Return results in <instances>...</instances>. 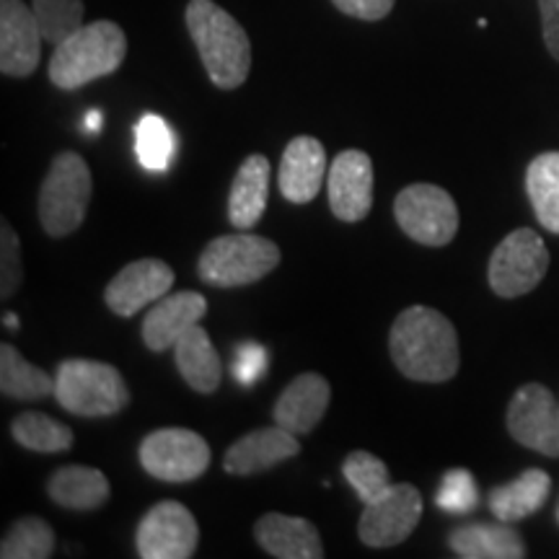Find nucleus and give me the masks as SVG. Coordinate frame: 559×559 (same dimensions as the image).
I'll use <instances>...</instances> for the list:
<instances>
[{
	"label": "nucleus",
	"mask_w": 559,
	"mask_h": 559,
	"mask_svg": "<svg viewBox=\"0 0 559 559\" xmlns=\"http://www.w3.org/2000/svg\"><path fill=\"white\" fill-rule=\"evenodd\" d=\"M391 360L402 376L419 383H443L456 376L461 355L456 330L428 306L404 309L389 332Z\"/></svg>",
	"instance_id": "nucleus-1"
},
{
	"label": "nucleus",
	"mask_w": 559,
	"mask_h": 559,
	"mask_svg": "<svg viewBox=\"0 0 559 559\" xmlns=\"http://www.w3.org/2000/svg\"><path fill=\"white\" fill-rule=\"evenodd\" d=\"M185 19L210 81L223 91L239 88L251 70V41L243 26L213 0H190Z\"/></svg>",
	"instance_id": "nucleus-2"
},
{
	"label": "nucleus",
	"mask_w": 559,
	"mask_h": 559,
	"mask_svg": "<svg viewBox=\"0 0 559 559\" xmlns=\"http://www.w3.org/2000/svg\"><path fill=\"white\" fill-rule=\"evenodd\" d=\"M124 55H128V37L115 21L83 24L79 32L55 47L50 81L62 91H75L115 73L124 62Z\"/></svg>",
	"instance_id": "nucleus-3"
},
{
	"label": "nucleus",
	"mask_w": 559,
	"mask_h": 559,
	"mask_svg": "<svg viewBox=\"0 0 559 559\" xmlns=\"http://www.w3.org/2000/svg\"><path fill=\"white\" fill-rule=\"evenodd\" d=\"M55 400L79 417H111L130 404V389L120 370L109 362L73 358L60 362Z\"/></svg>",
	"instance_id": "nucleus-4"
},
{
	"label": "nucleus",
	"mask_w": 559,
	"mask_h": 559,
	"mask_svg": "<svg viewBox=\"0 0 559 559\" xmlns=\"http://www.w3.org/2000/svg\"><path fill=\"white\" fill-rule=\"evenodd\" d=\"M91 192L94 181L83 156L73 151L58 153L39 190V221L45 234L52 239L73 234L86 218Z\"/></svg>",
	"instance_id": "nucleus-5"
},
{
	"label": "nucleus",
	"mask_w": 559,
	"mask_h": 559,
	"mask_svg": "<svg viewBox=\"0 0 559 559\" xmlns=\"http://www.w3.org/2000/svg\"><path fill=\"white\" fill-rule=\"evenodd\" d=\"M280 264L275 241L254 234L218 236L200 254V280L215 288H239L270 275Z\"/></svg>",
	"instance_id": "nucleus-6"
},
{
	"label": "nucleus",
	"mask_w": 559,
	"mask_h": 559,
	"mask_svg": "<svg viewBox=\"0 0 559 559\" xmlns=\"http://www.w3.org/2000/svg\"><path fill=\"white\" fill-rule=\"evenodd\" d=\"M549 270L547 243L536 230L519 228L498 243L489 260V285L500 298L526 296Z\"/></svg>",
	"instance_id": "nucleus-7"
},
{
	"label": "nucleus",
	"mask_w": 559,
	"mask_h": 559,
	"mask_svg": "<svg viewBox=\"0 0 559 559\" xmlns=\"http://www.w3.org/2000/svg\"><path fill=\"white\" fill-rule=\"evenodd\" d=\"M396 223L412 241L425 247H445L459 230V207L436 185H409L396 194Z\"/></svg>",
	"instance_id": "nucleus-8"
},
{
	"label": "nucleus",
	"mask_w": 559,
	"mask_h": 559,
	"mask_svg": "<svg viewBox=\"0 0 559 559\" xmlns=\"http://www.w3.org/2000/svg\"><path fill=\"white\" fill-rule=\"evenodd\" d=\"M423 519V495L415 485L402 481V485H389L386 492L366 502L362 508L358 536L370 549L396 547L409 539L412 531Z\"/></svg>",
	"instance_id": "nucleus-9"
},
{
	"label": "nucleus",
	"mask_w": 559,
	"mask_h": 559,
	"mask_svg": "<svg viewBox=\"0 0 559 559\" xmlns=\"http://www.w3.org/2000/svg\"><path fill=\"white\" fill-rule=\"evenodd\" d=\"M140 464L160 481H194L207 472L210 445L192 430L164 428L140 443Z\"/></svg>",
	"instance_id": "nucleus-10"
},
{
	"label": "nucleus",
	"mask_w": 559,
	"mask_h": 559,
	"mask_svg": "<svg viewBox=\"0 0 559 559\" xmlns=\"http://www.w3.org/2000/svg\"><path fill=\"white\" fill-rule=\"evenodd\" d=\"M200 528L190 508L164 500L143 515L138 526V555L143 559H187L198 551Z\"/></svg>",
	"instance_id": "nucleus-11"
},
{
	"label": "nucleus",
	"mask_w": 559,
	"mask_h": 559,
	"mask_svg": "<svg viewBox=\"0 0 559 559\" xmlns=\"http://www.w3.org/2000/svg\"><path fill=\"white\" fill-rule=\"evenodd\" d=\"M508 430L526 449L559 459V407L555 394L542 383L521 386L510 400Z\"/></svg>",
	"instance_id": "nucleus-12"
},
{
	"label": "nucleus",
	"mask_w": 559,
	"mask_h": 559,
	"mask_svg": "<svg viewBox=\"0 0 559 559\" xmlns=\"http://www.w3.org/2000/svg\"><path fill=\"white\" fill-rule=\"evenodd\" d=\"M41 29L24 0H0V70L11 79H26L39 66Z\"/></svg>",
	"instance_id": "nucleus-13"
},
{
	"label": "nucleus",
	"mask_w": 559,
	"mask_h": 559,
	"mask_svg": "<svg viewBox=\"0 0 559 559\" xmlns=\"http://www.w3.org/2000/svg\"><path fill=\"white\" fill-rule=\"evenodd\" d=\"M326 187L332 213L340 221L358 223L366 218L373 207V164L368 153L342 151L326 174Z\"/></svg>",
	"instance_id": "nucleus-14"
},
{
	"label": "nucleus",
	"mask_w": 559,
	"mask_h": 559,
	"mask_svg": "<svg viewBox=\"0 0 559 559\" xmlns=\"http://www.w3.org/2000/svg\"><path fill=\"white\" fill-rule=\"evenodd\" d=\"M174 285V270L160 260H138L124 267L120 275L111 277L104 293L109 311L117 317H135L140 309L169 296Z\"/></svg>",
	"instance_id": "nucleus-15"
},
{
	"label": "nucleus",
	"mask_w": 559,
	"mask_h": 559,
	"mask_svg": "<svg viewBox=\"0 0 559 559\" xmlns=\"http://www.w3.org/2000/svg\"><path fill=\"white\" fill-rule=\"evenodd\" d=\"M298 453L300 443L296 432L275 425V428L254 430L236 440L223 459V469L234 477H249V474L267 472L272 466L298 456Z\"/></svg>",
	"instance_id": "nucleus-16"
},
{
	"label": "nucleus",
	"mask_w": 559,
	"mask_h": 559,
	"mask_svg": "<svg viewBox=\"0 0 559 559\" xmlns=\"http://www.w3.org/2000/svg\"><path fill=\"white\" fill-rule=\"evenodd\" d=\"M207 313L205 296L194 290L171 293L156 300V306L148 311L143 321V342L153 353H164L174 347L185 332L200 324V319Z\"/></svg>",
	"instance_id": "nucleus-17"
},
{
	"label": "nucleus",
	"mask_w": 559,
	"mask_h": 559,
	"mask_svg": "<svg viewBox=\"0 0 559 559\" xmlns=\"http://www.w3.org/2000/svg\"><path fill=\"white\" fill-rule=\"evenodd\" d=\"M326 177L324 145L311 135H298L288 143L280 160V192L285 200L306 205L317 198Z\"/></svg>",
	"instance_id": "nucleus-18"
},
{
	"label": "nucleus",
	"mask_w": 559,
	"mask_h": 559,
	"mask_svg": "<svg viewBox=\"0 0 559 559\" xmlns=\"http://www.w3.org/2000/svg\"><path fill=\"white\" fill-rule=\"evenodd\" d=\"M332 389L330 381L319 373H300L298 379L288 383V389L280 394L275 404V425L280 428L296 432V436H306L321 423L330 407Z\"/></svg>",
	"instance_id": "nucleus-19"
},
{
	"label": "nucleus",
	"mask_w": 559,
	"mask_h": 559,
	"mask_svg": "<svg viewBox=\"0 0 559 559\" xmlns=\"http://www.w3.org/2000/svg\"><path fill=\"white\" fill-rule=\"evenodd\" d=\"M254 539L267 555L277 559H321L324 544L317 526L306 519H290V515L270 513L257 521Z\"/></svg>",
	"instance_id": "nucleus-20"
},
{
	"label": "nucleus",
	"mask_w": 559,
	"mask_h": 559,
	"mask_svg": "<svg viewBox=\"0 0 559 559\" xmlns=\"http://www.w3.org/2000/svg\"><path fill=\"white\" fill-rule=\"evenodd\" d=\"M272 166L267 156L251 153L236 171L228 198V218L239 230L254 228L267 207Z\"/></svg>",
	"instance_id": "nucleus-21"
},
{
	"label": "nucleus",
	"mask_w": 559,
	"mask_h": 559,
	"mask_svg": "<svg viewBox=\"0 0 559 559\" xmlns=\"http://www.w3.org/2000/svg\"><path fill=\"white\" fill-rule=\"evenodd\" d=\"M453 555L464 559H521L526 557V544L510 523H472L449 536Z\"/></svg>",
	"instance_id": "nucleus-22"
},
{
	"label": "nucleus",
	"mask_w": 559,
	"mask_h": 559,
	"mask_svg": "<svg viewBox=\"0 0 559 559\" xmlns=\"http://www.w3.org/2000/svg\"><path fill=\"white\" fill-rule=\"evenodd\" d=\"M174 360H177L181 379L200 394H213L221 386V358L200 324L181 334L174 345Z\"/></svg>",
	"instance_id": "nucleus-23"
},
{
	"label": "nucleus",
	"mask_w": 559,
	"mask_h": 559,
	"mask_svg": "<svg viewBox=\"0 0 559 559\" xmlns=\"http://www.w3.org/2000/svg\"><path fill=\"white\" fill-rule=\"evenodd\" d=\"M551 479L547 472L528 469L519 479L508 481V485L495 487L489 492V510L502 523H515L528 519L539 510L549 498Z\"/></svg>",
	"instance_id": "nucleus-24"
},
{
	"label": "nucleus",
	"mask_w": 559,
	"mask_h": 559,
	"mask_svg": "<svg viewBox=\"0 0 559 559\" xmlns=\"http://www.w3.org/2000/svg\"><path fill=\"white\" fill-rule=\"evenodd\" d=\"M52 502L68 510H96L109 500V479L91 466H62L47 481Z\"/></svg>",
	"instance_id": "nucleus-25"
},
{
	"label": "nucleus",
	"mask_w": 559,
	"mask_h": 559,
	"mask_svg": "<svg viewBox=\"0 0 559 559\" xmlns=\"http://www.w3.org/2000/svg\"><path fill=\"white\" fill-rule=\"evenodd\" d=\"M526 192L542 226L549 234H559V151L542 153L531 160Z\"/></svg>",
	"instance_id": "nucleus-26"
},
{
	"label": "nucleus",
	"mask_w": 559,
	"mask_h": 559,
	"mask_svg": "<svg viewBox=\"0 0 559 559\" xmlns=\"http://www.w3.org/2000/svg\"><path fill=\"white\" fill-rule=\"evenodd\" d=\"M0 391H3V396L21 402L45 400V396L55 394V381L5 342V345H0Z\"/></svg>",
	"instance_id": "nucleus-27"
},
{
	"label": "nucleus",
	"mask_w": 559,
	"mask_h": 559,
	"mask_svg": "<svg viewBox=\"0 0 559 559\" xmlns=\"http://www.w3.org/2000/svg\"><path fill=\"white\" fill-rule=\"evenodd\" d=\"M13 438L19 445L37 453H62L73 445V430L58 419L41 415V412H24L11 423Z\"/></svg>",
	"instance_id": "nucleus-28"
},
{
	"label": "nucleus",
	"mask_w": 559,
	"mask_h": 559,
	"mask_svg": "<svg viewBox=\"0 0 559 559\" xmlns=\"http://www.w3.org/2000/svg\"><path fill=\"white\" fill-rule=\"evenodd\" d=\"M55 551V531L41 519H19L0 544L3 559H47Z\"/></svg>",
	"instance_id": "nucleus-29"
},
{
	"label": "nucleus",
	"mask_w": 559,
	"mask_h": 559,
	"mask_svg": "<svg viewBox=\"0 0 559 559\" xmlns=\"http://www.w3.org/2000/svg\"><path fill=\"white\" fill-rule=\"evenodd\" d=\"M177 140L169 122L158 115H145L135 128V156L148 171H166L174 160Z\"/></svg>",
	"instance_id": "nucleus-30"
},
{
	"label": "nucleus",
	"mask_w": 559,
	"mask_h": 559,
	"mask_svg": "<svg viewBox=\"0 0 559 559\" xmlns=\"http://www.w3.org/2000/svg\"><path fill=\"white\" fill-rule=\"evenodd\" d=\"M32 11L37 16L41 37L50 45H62L70 34L83 26V0H32Z\"/></svg>",
	"instance_id": "nucleus-31"
},
{
	"label": "nucleus",
	"mask_w": 559,
	"mask_h": 559,
	"mask_svg": "<svg viewBox=\"0 0 559 559\" xmlns=\"http://www.w3.org/2000/svg\"><path fill=\"white\" fill-rule=\"evenodd\" d=\"M342 472H345V479L349 481V487L358 492V498L362 502L376 500L381 492H386L389 487L386 464L368 451L349 453L345 464H342Z\"/></svg>",
	"instance_id": "nucleus-32"
},
{
	"label": "nucleus",
	"mask_w": 559,
	"mask_h": 559,
	"mask_svg": "<svg viewBox=\"0 0 559 559\" xmlns=\"http://www.w3.org/2000/svg\"><path fill=\"white\" fill-rule=\"evenodd\" d=\"M436 502L445 513H472L479 502L477 481L466 469H451L440 481Z\"/></svg>",
	"instance_id": "nucleus-33"
},
{
	"label": "nucleus",
	"mask_w": 559,
	"mask_h": 559,
	"mask_svg": "<svg viewBox=\"0 0 559 559\" xmlns=\"http://www.w3.org/2000/svg\"><path fill=\"white\" fill-rule=\"evenodd\" d=\"M21 243L11 223H0V296L11 298L21 285Z\"/></svg>",
	"instance_id": "nucleus-34"
},
{
	"label": "nucleus",
	"mask_w": 559,
	"mask_h": 559,
	"mask_svg": "<svg viewBox=\"0 0 559 559\" xmlns=\"http://www.w3.org/2000/svg\"><path fill=\"white\" fill-rule=\"evenodd\" d=\"M267 370V349L257 342H243L236 349V362H234V376L239 379L243 386H251L257 383Z\"/></svg>",
	"instance_id": "nucleus-35"
},
{
	"label": "nucleus",
	"mask_w": 559,
	"mask_h": 559,
	"mask_svg": "<svg viewBox=\"0 0 559 559\" xmlns=\"http://www.w3.org/2000/svg\"><path fill=\"white\" fill-rule=\"evenodd\" d=\"M334 9L345 13V16L360 21H381L386 19L396 0H332Z\"/></svg>",
	"instance_id": "nucleus-36"
},
{
	"label": "nucleus",
	"mask_w": 559,
	"mask_h": 559,
	"mask_svg": "<svg viewBox=\"0 0 559 559\" xmlns=\"http://www.w3.org/2000/svg\"><path fill=\"white\" fill-rule=\"evenodd\" d=\"M539 11L544 45H547L551 58L559 60V0H539Z\"/></svg>",
	"instance_id": "nucleus-37"
},
{
	"label": "nucleus",
	"mask_w": 559,
	"mask_h": 559,
	"mask_svg": "<svg viewBox=\"0 0 559 559\" xmlns=\"http://www.w3.org/2000/svg\"><path fill=\"white\" fill-rule=\"evenodd\" d=\"M86 130L94 132V135L102 130V111H88V115H86Z\"/></svg>",
	"instance_id": "nucleus-38"
},
{
	"label": "nucleus",
	"mask_w": 559,
	"mask_h": 559,
	"mask_svg": "<svg viewBox=\"0 0 559 559\" xmlns=\"http://www.w3.org/2000/svg\"><path fill=\"white\" fill-rule=\"evenodd\" d=\"M3 324L9 326V330H19V317H16V313H5Z\"/></svg>",
	"instance_id": "nucleus-39"
},
{
	"label": "nucleus",
	"mask_w": 559,
	"mask_h": 559,
	"mask_svg": "<svg viewBox=\"0 0 559 559\" xmlns=\"http://www.w3.org/2000/svg\"><path fill=\"white\" fill-rule=\"evenodd\" d=\"M557 521H559V508H557Z\"/></svg>",
	"instance_id": "nucleus-40"
}]
</instances>
